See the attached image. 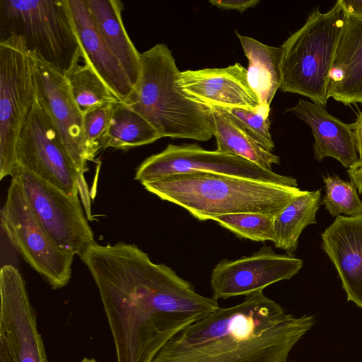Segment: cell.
I'll use <instances>...</instances> for the list:
<instances>
[{"label": "cell", "instance_id": "obj_1", "mask_svg": "<svg viewBox=\"0 0 362 362\" xmlns=\"http://www.w3.org/2000/svg\"><path fill=\"white\" fill-rule=\"evenodd\" d=\"M97 287L117 362H151L171 338L219 308L216 298L199 294L163 263Z\"/></svg>", "mask_w": 362, "mask_h": 362}, {"label": "cell", "instance_id": "obj_2", "mask_svg": "<svg viewBox=\"0 0 362 362\" xmlns=\"http://www.w3.org/2000/svg\"><path fill=\"white\" fill-rule=\"evenodd\" d=\"M315 323L313 315L287 313L259 291L187 326L151 362H288L291 349Z\"/></svg>", "mask_w": 362, "mask_h": 362}, {"label": "cell", "instance_id": "obj_3", "mask_svg": "<svg viewBox=\"0 0 362 362\" xmlns=\"http://www.w3.org/2000/svg\"><path fill=\"white\" fill-rule=\"evenodd\" d=\"M160 199L187 210L199 221L257 213L276 216L305 190L221 174L188 172L141 183Z\"/></svg>", "mask_w": 362, "mask_h": 362}, {"label": "cell", "instance_id": "obj_4", "mask_svg": "<svg viewBox=\"0 0 362 362\" xmlns=\"http://www.w3.org/2000/svg\"><path fill=\"white\" fill-rule=\"evenodd\" d=\"M180 71L171 51L157 44L141 53V72L124 103L141 115L161 137L206 141L213 136L206 106L191 99L177 83Z\"/></svg>", "mask_w": 362, "mask_h": 362}, {"label": "cell", "instance_id": "obj_5", "mask_svg": "<svg viewBox=\"0 0 362 362\" xmlns=\"http://www.w3.org/2000/svg\"><path fill=\"white\" fill-rule=\"evenodd\" d=\"M344 23L339 0L325 13L317 7L310 13L305 23L281 47V91L327 105L329 75Z\"/></svg>", "mask_w": 362, "mask_h": 362}, {"label": "cell", "instance_id": "obj_6", "mask_svg": "<svg viewBox=\"0 0 362 362\" xmlns=\"http://www.w3.org/2000/svg\"><path fill=\"white\" fill-rule=\"evenodd\" d=\"M14 35L64 76L82 57L66 0H0V42Z\"/></svg>", "mask_w": 362, "mask_h": 362}, {"label": "cell", "instance_id": "obj_7", "mask_svg": "<svg viewBox=\"0 0 362 362\" xmlns=\"http://www.w3.org/2000/svg\"><path fill=\"white\" fill-rule=\"evenodd\" d=\"M0 223L13 247L53 289L69 284L75 254L61 248L50 238L13 178L0 211Z\"/></svg>", "mask_w": 362, "mask_h": 362}, {"label": "cell", "instance_id": "obj_8", "mask_svg": "<svg viewBox=\"0 0 362 362\" xmlns=\"http://www.w3.org/2000/svg\"><path fill=\"white\" fill-rule=\"evenodd\" d=\"M33 67L25 40L0 42V179L12 176L16 145L35 102Z\"/></svg>", "mask_w": 362, "mask_h": 362}, {"label": "cell", "instance_id": "obj_9", "mask_svg": "<svg viewBox=\"0 0 362 362\" xmlns=\"http://www.w3.org/2000/svg\"><path fill=\"white\" fill-rule=\"evenodd\" d=\"M33 215L61 248L79 255L95 241L78 196H71L29 170L16 165L11 176Z\"/></svg>", "mask_w": 362, "mask_h": 362}, {"label": "cell", "instance_id": "obj_10", "mask_svg": "<svg viewBox=\"0 0 362 362\" xmlns=\"http://www.w3.org/2000/svg\"><path fill=\"white\" fill-rule=\"evenodd\" d=\"M188 172L221 174L284 187L298 186L296 179L291 176L277 174L235 155L207 151L197 144L168 145L139 165L134 179L143 183Z\"/></svg>", "mask_w": 362, "mask_h": 362}, {"label": "cell", "instance_id": "obj_11", "mask_svg": "<svg viewBox=\"0 0 362 362\" xmlns=\"http://www.w3.org/2000/svg\"><path fill=\"white\" fill-rule=\"evenodd\" d=\"M16 165L22 167L71 196H78L81 173L57 129L41 105L35 102L19 136Z\"/></svg>", "mask_w": 362, "mask_h": 362}, {"label": "cell", "instance_id": "obj_12", "mask_svg": "<svg viewBox=\"0 0 362 362\" xmlns=\"http://www.w3.org/2000/svg\"><path fill=\"white\" fill-rule=\"evenodd\" d=\"M29 55L35 99L52 120L76 167L84 173L90 160L83 132V115L74 98L69 81L35 51H29Z\"/></svg>", "mask_w": 362, "mask_h": 362}, {"label": "cell", "instance_id": "obj_13", "mask_svg": "<svg viewBox=\"0 0 362 362\" xmlns=\"http://www.w3.org/2000/svg\"><path fill=\"white\" fill-rule=\"evenodd\" d=\"M0 298V338L14 362H48L25 281L11 264L1 268Z\"/></svg>", "mask_w": 362, "mask_h": 362}, {"label": "cell", "instance_id": "obj_14", "mask_svg": "<svg viewBox=\"0 0 362 362\" xmlns=\"http://www.w3.org/2000/svg\"><path fill=\"white\" fill-rule=\"evenodd\" d=\"M302 267V259L277 254L264 245L250 256L225 259L215 266L210 281L213 297L227 299L263 291L272 284L291 279Z\"/></svg>", "mask_w": 362, "mask_h": 362}, {"label": "cell", "instance_id": "obj_15", "mask_svg": "<svg viewBox=\"0 0 362 362\" xmlns=\"http://www.w3.org/2000/svg\"><path fill=\"white\" fill-rule=\"evenodd\" d=\"M177 83L189 98L206 106L247 109L259 106L249 86L247 69L240 63L226 68L180 71Z\"/></svg>", "mask_w": 362, "mask_h": 362}, {"label": "cell", "instance_id": "obj_16", "mask_svg": "<svg viewBox=\"0 0 362 362\" xmlns=\"http://www.w3.org/2000/svg\"><path fill=\"white\" fill-rule=\"evenodd\" d=\"M321 238L322 248L337 271L347 300L362 308V214L337 216Z\"/></svg>", "mask_w": 362, "mask_h": 362}, {"label": "cell", "instance_id": "obj_17", "mask_svg": "<svg viewBox=\"0 0 362 362\" xmlns=\"http://www.w3.org/2000/svg\"><path fill=\"white\" fill-rule=\"evenodd\" d=\"M66 3L84 62L124 103L134 89L126 71L103 40L84 0Z\"/></svg>", "mask_w": 362, "mask_h": 362}, {"label": "cell", "instance_id": "obj_18", "mask_svg": "<svg viewBox=\"0 0 362 362\" xmlns=\"http://www.w3.org/2000/svg\"><path fill=\"white\" fill-rule=\"evenodd\" d=\"M286 112L295 114L308 124L314 136V157L321 161L335 158L346 168L359 161L354 134L351 124L330 115L320 104L300 99Z\"/></svg>", "mask_w": 362, "mask_h": 362}, {"label": "cell", "instance_id": "obj_19", "mask_svg": "<svg viewBox=\"0 0 362 362\" xmlns=\"http://www.w3.org/2000/svg\"><path fill=\"white\" fill-rule=\"evenodd\" d=\"M328 98L344 105L362 103V19L345 13L329 75Z\"/></svg>", "mask_w": 362, "mask_h": 362}, {"label": "cell", "instance_id": "obj_20", "mask_svg": "<svg viewBox=\"0 0 362 362\" xmlns=\"http://www.w3.org/2000/svg\"><path fill=\"white\" fill-rule=\"evenodd\" d=\"M84 1L103 40L122 64L134 87L140 76L141 53L132 43L123 24V3L118 0Z\"/></svg>", "mask_w": 362, "mask_h": 362}, {"label": "cell", "instance_id": "obj_21", "mask_svg": "<svg viewBox=\"0 0 362 362\" xmlns=\"http://www.w3.org/2000/svg\"><path fill=\"white\" fill-rule=\"evenodd\" d=\"M236 35L248 59L249 86L257 96L259 105L270 108L281 83V47L264 45L238 32Z\"/></svg>", "mask_w": 362, "mask_h": 362}, {"label": "cell", "instance_id": "obj_22", "mask_svg": "<svg viewBox=\"0 0 362 362\" xmlns=\"http://www.w3.org/2000/svg\"><path fill=\"white\" fill-rule=\"evenodd\" d=\"M206 108L216 139V151L241 157L268 170H272V165L280 163L279 156L265 149L224 114L211 106Z\"/></svg>", "mask_w": 362, "mask_h": 362}, {"label": "cell", "instance_id": "obj_23", "mask_svg": "<svg viewBox=\"0 0 362 362\" xmlns=\"http://www.w3.org/2000/svg\"><path fill=\"white\" fill-rule=\"evenodd\" d=\"M321 189L305 192L291 201L274 217V244L288 255H293L298 246L302 231L316 224V214L321 204Z\"/></svg>", "mask_w": 362, "mask_h": 362}, {"label": "cell", "instance_id": "obj_24", "mask_svg": "<svg viewBox=\"0 0 362 362\" xmlns=\"http://www.w3.org/2000/svg\"><path fill=\"white\" fill-rule=\"evenodd\" d=\"M162 138L153 126L124 103L113 106L102 148L128 150Z\"/></svg>", "mask_w": 362, "mask_h": 362}, {"label": "cell", "instance_id": "obj_25", "mask_svg": "<svg viewBox=\"0 0 362 362\" xmlns=\"http://www.w3.org/2000/svg\"><path fill=\"white\" fill-rule=\"evenodd\" d=\"M69 81L74 98L81 112L106 104L121 102L91 66L75 64L65 76Z\"/></svg>", "mask_w": 362, "mask_h": 362}, {"label": "cell", "instance_id": "obj_26", "mask_svg": "<svg viewBox=\"0 0 362 362\" xmlns=\"http://www.w3.org/2000/svg\"><path fill=\"white\" fill-rule=\"evenodd\" d=\"M274 217L257 213H237L216 216L211 220L240 238L274 242Z\"/></svg>", "mask_w": 362, "mask_h": 362}, {"label": "cell", "instance_id": "obj_27", "mask_svg": "<svg viewBox=\"0 0 362 362\" xmlns=\"http://www.w3.org/2000/svg\"><path fill=\"white\" fill-rule=\"evenodd\" d=\"M323 180L325 194L321 204L332 216H356L362 214V202L352 182L337 175H327Z\"/></svg>", "mask_w": 362, "mask_h": 362}, {"label": "cell", "instance_id": "obj_28", "mask_svg": "<svg viewBox=\"0 0 362 362\" xmlns=\"http://www.w3.org/2000/svg\"><path fill=\"white\" fill-rule=\"evenodd\" d=\"M214 107L227 116L265 149L273 153L275 146L270 133V108L260 105L256 109Z\"/></svg>", "mask_w": 362, "mask_h": 362}, {"label": "cell", "instance_id": "obj_29", "mask_svg": "<svg viewBox=\"0 0 362 362\" xmlns=\"http://www.w3.org/2000/svg\"><path fill=\"white\" fill-rule=\"evenodd\" d=\"M106 104L83 114V132L90 161L95 159L102 148L103 138L107 131L113 106Z\"/></svg>", "mask_w": 362, "mask_h": 362}, {"label": "cell", "instance_id": "obj_30", "mask_svg": "<svg viewBox=\"0 0 362 362\" xmlns=\"http://www.w3.org/2000/svg\"><path fill=\"white\" fill-rule=\"evenodd\" d=\"M209 2L223 9H235L239 12H243L247 8L255 7L259 3V0H211Z\"/></svg>", "mask_w": 362, "mask_h": 362}, {"label": "cell", "instance_id": "obj_31", "mask_svg": "<svg viewBox=\"0 0 362 362\" xmlns=\"http://www.w3.org/2000/svg\"><path fill=\"white\" fill-rule=\"evenodd\" d=\"M346 14L362 19V0H339Z\"/></svg>", "mask_w": 362, "mask_h": 362}, {"label": "cell", "instance_id": "obj_32", "mask_svg": "<svg viewBox=\"0 0 362 362\" xmlns=\"http://www.w3.org/2000/svg\"><path fill=\"white\" fill-rule=\"evenodd\" d=\"M352 130L354 134L357 152L359 161L362 162V111L357 117L356 122L351 124Z\"/></svg>", "mask_w": 362, "mask_h": 362}, {"label": "cell", "instance_id": "obj_33", "mask_svg": "<svg viewBox=\"0 0 362 362\" xmlns=\"http://www.w3.org/2000/svg\"><path fill=\"white\" fill-rule=\"evenodd\" d=\"M348 176L358 192L362 194V162L357 163L354 166L348 168Z\"/></svg>", "mask_w": 362, "mask_h": 362}, {"label": "cell", "instance_id": "obj_34", "mask_svg": "<svg viewBox=\"0 0 362 362\" xmlns=\"http://www.w3.org/2000/svg\"><path fill=\"white\" fill-rule=\"evenodd\" d=\"M78 192L81 198L83 201L84 206H86V215L88 218L90 216V202L89 199V195L88 192V187L84 177V173L80 174L78 181Z\"/></svg>", "mask_w": 362, "mask_h": 362}, {"label": "cell", "instance_id": "obj_35", "mask_svg": "<svg viewBox=\"0 0 362 362\" xmlns=\"http://www.w3.org/2000/svg\"><path fill=\"white\" fill-rule=\"evenodd\" d=\"M0 362H14L6 342L1 338H0Z\"/></svg>", "mask_w": 362, "mask_h": 362}, {"label": "cell", "instance_id": "obj_36", "mask_svg": "<svg viewBox=\"0 0 362 362\" xmlns=\"http://www.w3.org/2000/svg\"><path fill=\"white\" fill-rule=\"evenodd\" d=\"M81 362H97V361L93 358H85Z\"/></svg>", "mask_w": 362, "mask_h": 362}]
</instances>
